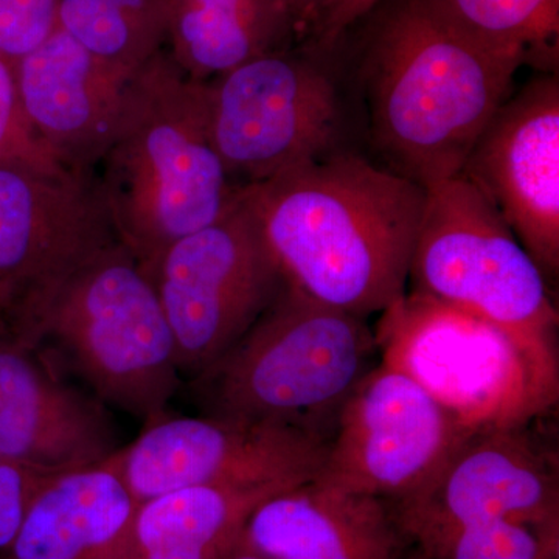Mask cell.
I'll use <instances>...</instances> for the list:
<instances>
[{
	"label": "cell",
	"mask_w": 559,
	"mask_h": 559,
	"mask_svg": "<svg viewBox=\"0 0 559 559\" xmlns=\"http://www.w3.org/2000/svg\"><path fill=\"white\" fill-rule=\"evenodd\" d=\"M550 559H559V555H557V557H551Z\"/></svg>",
	"instance_id": "f546056e"
},
{
	"label": "cell",
	"mask_w": 559,
	"mask_h": 559,
	"mask_svg": "<svg viewBox=\"0 0 559 559\" xmlns=\"http://www.w3.org/2000/svg\"><path fill=\"white\" fill-rule=\"evenodd\" d=\"M425 189L406 294L557 340L550 286L495 205L460 175Z\"/></svg>",
	"instance_id": "52a82bcc"
},
{
	"label": "cell",
	"mask_w": 559,
	"mask_h": 559,
	"mask_svg": "<svg viewBox=\"0 0 559 559\" xmlns=\"http://www.w3.org/2000/svg\"><path fill=\"white\" fill-rule=\"evenodd\" d=\"M16 340L53 347L95 399L143 423L182 384L156 286L120 241L66 278Z\"/></svg>",
	"instance_id": "8992f818"
},
{
	"label": "cell",
	"mask_w": 559,
	"mask_h": 559,
	"mask_svg": "<svg viewBox=\"0 0 559 559\" xmlns=\"http://www.w3.org/2000/svg\"><path fill=\"white\" fill-rule=\"evenodd\" d=\"M283 274L367 319L407 293L426 189L345 151L241 187Z\"/></svg>",
	"instance_id": "7a4b0ae2"
},
{
	"label": "cell",
	"mask_w": 559,
	"mask_h": 559,
	"mask_svg": "<svg viewBox=\"0 0 559 559\" xmlns=\"http://www.w3.org/2000/svg\"><path fill=\"white\" fill-rule=\"evenodd\" d=\"M426 559H430V558L428 557V558H426Z\"/></svg>",
	"instance_id": "1f68e13d"
},
{
	"label": "cell",
	"mask_w": 559,
	"mask_h": 559,
	"mask_svg": "<svg viewBox=\"0 0 559 559\" xmlns=\"http://www.w3.org/2000/svg\"><path fill=\"white\" fill-rule=\"evenodd\" d=\"M241 539L266 559H426L393 500L311 479L250 513Z\"/></svg>",
	"instance_id": "2e32d148"
},
{
	"label": "cell",
	"mask_w": 559,
	"mask_h": 559,
	"mask_svg": "<svg viewBox=\"0 0 559 559\" xmlns=\"http://www.w3.org/2000/svg\"><path fill=\"white\" fill-rule=\"evenodd\" d=\"M145 274L187 381L229 352L288 283L241 190L219 219L173 242Z\"/></svg>",
	"instance_id": "ba28073f"
},
{
	"label": "cell",
	"mask_w": 559,
	"mask_h": 559,
	"mask_svg": "<svg viewBox=\"0 0 559 559\" xmlns=\"http://www.w3.org/2000/svg\"><path fill=\"white\" fill-rule=\"evenodd\" d=\"M544 421L469 433L425 487L395 502L423 550L466 525L559 524L558 448L540 437Z\"/></svg>",
	"instance_id": "4fadbf2b"
},
{
	"label": "cell",
	"mask_w": 559,
	"mask_h": 559,
	"mask_svg": "<svg viewBox=\"0 0 559 559\" xmlns=\"http://www.w3.org/2000/svg\"><path fill=\"white\" fill-rule=\"evenodd\" d=\"M116 241L95 175L0 168V330L20 336L66 278Z\"/></svg>",
	"instance_id": "7c38bea8"
},
{
	"label": "cell",
	"mask_w": 559,
	"mask_h": 559,
	"mask_svg": "<svg viewBox=\"0 0 559 559\" xmlns=\"http://www.w3.org/2000/svg\"><path fill=\"white\" fill-rule=\"evenodd\" d=\"M223 559H266L261 557L260 554H257L255 550L250 549L248 544L245 540L240 539L234 544V547L226 555H224Z\"/></svg>",
	"instance_id": "f1b7e54d"
},
{
	"label": "cell",
	"mask_w": 559,
	"mask_h": 559,
	"mask_svg": "<svg viewBox=\"0 0 559 559\" xmlns=\"http://www.w3.org/2000/svg\"><path fill=\"white\" fill-rule=\"evenodd\" d=\"M469 433L403 371L380 362L349 392L316 480L401 502Z\"/></svg>",
	"instance_id": "8fae6325"
},
{
	"label": "cell",
	"mask_w": 559,
	"mask_h": 559,
	"mask_svg": "<svg viewBox=\"0 0 559 559\" xmlns=\"http://www.w3.org/2000/svg\"><path fill=\"white\" fill-rule=\"evenodd\" d=\"M378 2L380 0H331L314 32L318 46H334L342 35L360 17L366 16Z\"/></svg>",
	"instance_id": "4316f807"
},
{
	"label": "cell",
	"mask_w": 559,
	"mask_h": 559,
	"mask_svg": "<svg viewBox=\"0 0 559 559\" xmlns=\"http://www.w3.org/2000/svg\"><path fill=\"white\" fill-rule=\"evenodd\" d=\"M2 462H3V459H2V457H0V465H2Z\"/></svg>",
	"instance_id": "4dcf8cb0"
},
{
	"label": "cell",
	"mask_w": 559,
	"mask_h": 559,
	"mask_svg": "<svg viewBox=\"0 0 559 559\" xmlns=\"http://www.w3.org/2000/svg\"><path fill=\"white\" fill-rule=\"evenodd\" d=\"M423 551L430 559H550L559 555V524L506 520L466 525Z\"/></svg>",
	"instance_id": "603a6c76"
},
{
	"label": "cell",
	"mask_w": 559,
	"mask_h": 559,
	"mask_svg": "<svg viewBox=\"0 0 559 559\" xmlns=\"http://www.w3.org/2000/svg\"><path fill=\"white\" fill-rule=\"evenodd\" d=\"M49 474L3 460L0 465V557L9 549L28 503Z\"/></svg>",
	"instance_id": "484cf974"
},
{
	"label": "cell",
	"mask_w": 559,
	"mask_h": 559,
	"mask_svg": "<svg viewBox=\"0 0 559 559\" xmlns=\"http://www.w3.org/2000/svg\"><path fill=\"white\" fill-rule=\"evenodd\" d=\"M296 25L278 0H170L168 53L187 75L210 81L288 50Z\"/></svg>",
	"instance_id": "d6986e66"
},
{
	"label": "cell",
	"mask_w": 559,
	"mask_h": 559,
	"mask_svg": "<svg viewBox=\"0 0 559 559\" xmlns=\"http://www.w3.org/2000/svg\"><path fill=\"white\" fill-rule=\"evenodd\" d=\"M22 105L66 170L94 176L119 121L127 73L92 55L60 25L14 61Z\"/></svg>",
	"instance_id": "e0dca14e"
},
{
	"label": "cell",
	"mask_w": 559,
	"mask_h": 559,
	"mask_svg": "<svg viewBox=\"0 0 559 559\" xmlns=\"http://www.w3.org/2000/svg\"><path fill=\"white\" fill-rule=\"evenodd\" d=\"M460 25L495 49L557 64L559 0H441Z\"/></svg>",
	"instance_id": "7402d4cb"
},
{
	"label": "cell",
	"mask_w": 559,
	"mask_h": 559,
	"mask_svg": "<svg viewBox=\"0 0 559 559\" xmlns=\"http://www.w3.org/2000/svg\"><path fill=\"white\" fill-rule=\"evenodd\" d=\"M374 340L381 362L418 382L463 432L520 428L557 415L554 337L406 294L381 312Z\"/></svg>",
	"instance_id": "5b68a950"
},
{
	"label": "cell",
	"mask_w": 559,
	"mask_h": 559,
	"mask_svg": "<svg viewBox=\"0 0 559 559\" xmlns=\"http://www.w3.org/2000/svg\"><path fill=\"white\" fill-rule=\"evenodd\" d=\"M360 20L358 79L389 170L423 187L455 178L522 58L460 25L441 0H380Z\"/></svg>",
	"instance_id": "6da1fadb"
},
{
	"label": "cell",
	"mask_w": 559,
	"mask_h": 559,
	"mask_svg": "<svg viewBox=\"0 0 559 559\" xmlns=\"http://www.w3.org/2000/svg\"><path fill=\"white\" fill-rule=\"evenodd\" d=\"M100 167L117 238L145 272L173 242L219 219L241 190L213 143L209 81L191 79L165 49L128 80Z\"/></svg>",
	"instance_id": "3957f363"
},
{
	"label": "cell",
	"mask_w": 559,
	"mask_h": 559,
	"mask_svg": "<svg viewBox=\"0 0 559 559\" xmlns=\"http://www.w3.org/2000/svg\"><path fill=\"white\" fill-rule=\"evenodd\" d=\"M278 2L288 11L297 33L308 31L314 33L331 0H278Z\"/></svg>",
	"instance_id": "83f0119b"
},
{
	"label": "cell",
	"mask_w": 559,
	"mask_h": 559,
	"mask_svg": "<svg viewBox=\"0 0 559 559\" xmlns=\"http://www.w3.org/2000/svg\"><path fill=\"white\" fill-rule=\"evenodd\" d=\"M213 143L230 178L259 183L333 153L341 97L325 64L282 50L209 81Z\"/></svg>",
	"instance_id": "9c48e42d"
},
{
	"label": "cell",
	"mask_w": 559,
	"mask_h": 559,
	"mask_svg": "<svg viewBox=\"0 0 559 559\" xmlns=\"http://www.w3.org/2000/svg\"><path fill=\"white\" fill-rule=\"evenodd\" d=\"M138 507L110 457L53 474L0 559H134Z\"/></svg>",
	"instance_id": "ac0fdd59"
},
{
	"label": "cell",
	"mask_w": 559,
	"mask_h": 559,
	"mask_svg": "<svg viewBox=\"0 0 559 559\" xmlns=\"http://www.w3.org/2000/svg\"><path fill=\"white\" fill-rule=\"evenodd\" d=\"M377 355L366 319L288 282L248 333L189 382L202 415L288 426L329 443L342 404Z\"/></svg>",
	"instance_id": "277c9868"
},
{
	"label": "cell",
	"mask_w": 559,
	"mask_h": 559,
	"mask_svg": "<svg viewBox=\"0 0 559 559\" xmlns=\"http://www.w3.org/2000/svg\"><path fill=\"white\" fill-rule=\"evenodd\" d=\"M117 450L108 407L66 384L39 348L0 330V457L53 476Z\"/></svg>",
	"instance_id": "9a60e30c"
},
{
	"label": "cell",
	"mask_w": 559,
	"mask_h": 559,
	"mask_svg": "<svg viewBox=\"0 0 559 559\" xmlns=\"http://www.w3.org/2000/svg\"><path fill=\"white\" fill-rule=\"evenodd\" d=\"M170 0H61L58 25L131 76L167 40Z\"/></svg>",
	"instance_id": "44dd1931"
},
{
	"label": "cell",
	"mask_w": 559,
	"mask_h": 559,
	"mask_svg": "<svg viewBox=\"0 0 559 559\" xmlns=\"http://www.w3.org/2000/svg\"><path fill=\"white\" fill-rule=\"evenodd\" d=\"M326 441L288 426L162 417L110 459L135 502L190 487H294L318 476Z\"/></svg>",
	"instance_id": "30bf717a"
},
{
	"label": "cell",
	"mask_w": 559,
	"mask_h": 559,
	"mask_svg": "<svg viewBox=\"0 0 559 559\" xmlns=\"http://www.w3.org/2000/svg\"><path fill=\"white\" fill-rule=\"evenodd\" d=\"M460 176L509 224L543 272L559 274V79L535 76L496 110Z\"/></svg>",
	"instance_id": "5bb4252c"
},
{
	"label": "cell",
	"mask_w": 559,
	"mask_h": 559,
	"mask_svg": "<svg viewBox=\"0 0 559 559\" xmlns=\"http://www.w3.org/2000/svg\"><path fill=\"white\" fill-rule=\"evenodd\" d=\"M61 0H0V55L17 61L58 25Z\"/></svg>",
	"instance_id": "d4e9b609"
},
{
	"label": "cell",
	"mask_w": 559,
	"mask_h": 559,
	"mask_svg": "<svg viewBox=\"0 0 559 559\" xmlns=\"http://www.w3.org/2000/svg\"><path fill=\"white\" fill-rule=\"evenodd\" d=\"M286 488L190 487L145 500L135 513L134 559H223L250 513Z\"/></svg>",
	"instance_id": "ffe728a7"
},
{
	"label": "cell",
	"mask_w": 559,
	"mask_h": 559,
	"mask_svg": "<svg viewBox=\"0 0 559 559\" xmlns=\"http://www.w3.org/2000/svg\"><path fill=\"white\" fill-rule=\"evenodd\" d=\"M0 168L62 178L75 175L51 153L35 130L17 87L14 62L0 55Z\"/></svg>",
	"instance_id": "cb8c5ba5"
}]
</instances>
